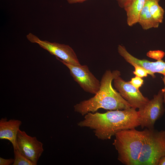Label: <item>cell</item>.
I'll use <instances>...</instances> for the list:
<instances>
[{
	"label": "cell",
	"instance_id": "cell-1",
	"mask_svg": "<svg viewBox=\"0 0 165 165\" xmlns=\"http://www.w3.org/2000/svg\"><path fill=\"white\" fill-rule=\"evenodd\" d=\"M139 112L131 107L106 112H89L77 123L80 127L93 130L95 136L102 140L111 139L118 131L135 128L140 126Z\"/></svg>",
	"mask_w": 165,
	"mask_h": 165
},
{
	"label": "cell",
	"instance_id": "cell-2",
	"mask_svg": "<svg viewBox=\"0 0 165 165\" xmlns=\"http://www.w3.org/2000/svg\"><path fill=\"white\" fill-rule=\"evenodd\" d=\"M120 75V72L118 70L112 71L106 70L101 77L98 91L94 97L75 105L74 111L83 116L89 112L94 113L100 108L110 110H122L132 107L112 87V81Z\"/></svg>",
	"mask_w": 165,
	"mask_h": 165
},
{
	"label": "cell",
	"instance_id": "cell-3",
	"mask_svg": "<svg viewBox=\"0 0 165 165\" xmlns=\"http://www.w3.org/2000/svg\"><path fill=\"white\" fill-rule=\"evenodd\" d=\"M115 136L112 144L118 152V160L125 165H137L143 145V131L135 128L122 130Z\"/></svg>",
	"mask_w": 165,
	"mask_h": 165
},
{
	"label": "cell",
	"instance_id": "cell-4",
	"mask_svg": "<svg viewBox=\"0 0 165 165\" xmlns=\"http://www.w3.org/2000/svg\"><path fill=\"white\" fill-rule=\"evenodd\" d=\"M137 165H158L165 156V130L146 128Z\"/></svg>",
	"mask_w": 165,
	"mask_h": 165
},
{
	"label": "cell",
	"instance_id": "cell-5",
	"mask_svg": "<svg viewBox=\"0 0 165 165\" xmlns=\"http://www.w3.org/2000/svg\"><path fill=\"white\" fill-rule=\"evenodd\" d=\"M56 58L69 69L74 81L84 91L94 94L98 91L100 81L90 71L87 65H74Z\"/></svg>",
	"mask_w": 165,
	"mask_h": 165
},
{
	"label": "cell",
	"instance_id": "cell-6",
	"mask_svg": "<svg viewBox=\"0 0 165 165\" xmlns=\"http://www.w3.org/2000/svg\"><path fill=\"white\" fill-rule=\"evenodd\" d=\"M164 93V90H160L142 108L138 109L140 126L142 128L154 129L155 122L163 114Z\"/></svg>",
	"mask_w": 165,
	"mask_h": 165
},
{
	"label": "cell",
	"instance_id": "cell-7",
	"mask_svg": "<svg viewBox=\"0 0 165 165\" xmlns=\"http://www.w3.org/2000/svg\"><path fill=\"white\" fill-rule=\"evenodd\" d=\"M26 37L31 42L38 44L41 47L55 56L56 58H60L66 62L74 65H81L75 52L69 45L42 40L31 33L27 35Z\"/></svg>",
	"mask_w": 165,
	"mask_h": 165
},
{
	"label": "cell",
	"instance_id": "cell-8",
	"mask_svg": "<svg viewBox=\"0 0 165 165\" xmlns=\"http://www.w3.org/2000/svg\"><path fill=\"white\" fill-rule=\"evenodd\" d=\"M16 149L36 164L44 151L43 143L36 137L28 135L20 129L16 136Z\"/></svg>",
	"mask_w": 165,
	"mask_h": 165
},
{
	"label": "cell",
	"instance_id": "cell-9",
	"mask_svg": "<svg viewBox=\"0 0 165 165\" xmlns=\"http://www.w3.org/2000/svg\"><path fill=\"white\" fill-rule=\"evenodd\" d=\"M114 87L122 97L131 105L132 107L138 109L142 108L149 100L144 97L138 89L129 82H126L120 76L113 79Z\"/></svg>",
	"mask_w": 165,
	"mask_h": 165
},
{
	"label": "cell",
	"instance_id": "cell-10",
	"mask_svg": "<svg viewBox=\"0 0 165 165\" xmlns=\"http://www.w3.org/2000/svg\"><path fill=\"white\" fill-rule=\"evenodd\" d=\"M118 52L126 61L133 66L141 67L147 71L149 74L153 78L155 77L154 73H157L165 76V62L162 60L156 62H151L147 60L138 59L131 55L122 45H119Z\"/></svg>",
	"mask_w": 165,
	"mask_h": 165
},
{
	"label": "cell",
	"instance_id": "cell-11",
	"mask_svg": "<svg viewBox=\"0 0 165 165\" xmlns=\"http://www.w3.org/2000/svg\"><path fill=\"white\" fill-rule=\"evenodd\" d=\"M22 122L14 119L8 120L7 118L0 120V139L9 140L12 144L13 149L16 148L17 135Z\"/></svg>",
	"mask_w": 165,
	"mask_h": 165
},
{
	"label": "cell",
	"instance_id": "cell-12",
	"mask_svg": "<svg viewBox=\"0 0 165 165\" xmlns=\"http://www.w3.org/2000/svg\"><path fill=\"white\" fill-rule=\"evenodd\" d=\"M147 0H132L123 8L126 13L128 25L132 27L138 23L140 15Z\"/></svg>",
	"mask_w": 165,
	"mask_h": 165
},
{
	"label": "cell",
	"instance_id": "cell-13",
	"mask_svg": "<svg viewBox=\"0 0 165 165\" xmlns=\"http://www.w3.org/2000/svg\"><path fill=\"white\" fill-rule=\"evenodd\" d=\"M150 3V0H147L140 13L138 23L144 30L157 28L160 24L152 17L149 10Z\"/></svg>",
	"mask_w": 165,
	"mask_h": 165
},
{
	"label": "cell",
	"instance_id": "cell-14",
	"mask_svg": "<svg viewBox=\"0 0 165 165\" xmlns=\"http://www.w3.org/2000/svg\"><path fill=\"white\" fill-rule=\"evenodd\" d=\"M160 0H150L149 10L152 18L155 22L160 24L163 22L164 11L160 5Z\"/></svg>",
	"mask_w": 165,
	"mask_h": 165
},
{
	"label": "cell",
	"instance_id": "cell-15",
	"mask_svg": "<svg viewBox=\"0 0 165 165\" xmlns=\"http://www.w3.org/2000/svg\"><path fill=\"white\" fill-rule=\"evenodd\" d=\"M14 162L12 165H36L21 153L17 149H13Z\"/></svg>",
	"mask_w": 165,
	"mask_h": 165
},
{
	"label": "cell",
	"instance_id": "cell-16",
	"mask_svg": "<svg viewBox=\"0 0 165 165\" xmlns=\"http://www.w3.org/2000/svg\"><path fill=\"white\" fill-rule=\"evenodd\" d=\"M147 57L157 60H162L165 55V53L162 50H150L146 53Z\"/></svg>",
	"mask_w": 165,
	"mask_h": 165
},
{
	"label": "cell",
	"instance_id": "cell-17",
	"mask_svg": "<svg viewBox=\"0 0 165 165\" xmlns=\"http://www.w3.org/2000/svg\"><path fill=\"white\" fill-rule=\"evenodd\" d=\"M134 67L135 71L133 72L136 76L142 78L147 76L148 74H149L148 72L144 68L137 66Z\"/></svg>",
	"mask_w": 165,
	"mask_h": 165
},
{
	"label": "cell",
	"instance_id": "cell-18",
	"mask_svg": "<svg viewBox=\"0 0 165 165\" xmlns=\"http://www.w3.org/2000/svg\"><path fill=\"white\" fill-rule=\"evenodd\" d=\"M130 82L134 87L139 89L143 84V80L141 78L136 76L132 78Z\"/></svg>",
	"mask_w": 165,
	"mask_h": 165
},
{
	"label": "cell",
	"instance_id": "cell-19",
	"mask_svg": "<svg viewBox=\"0 0 165 165\" xmlns=\"http://www.w3.org/2000/svg\"><path fill=\"white\" fill-rule=\"evenodd\" d=\"M14 160V159H5L0 157V165H12Z\"/></svg>",
	"mask_w": 165,
	"mask_h": 165
},
{
	"label": "cell",
	"instance_id": "cell-20",
	"mask_svg": "<svg viewBox=\"0 0 165 165\" xmlns=\"http://www.w3.org/2000/svg\"><path fill=\"white\" fill-rule=\"evenodd\" d=\"M132 0H116L119 6L124 8Z\"/></svg>",
	"mask_w": 165,
	"mask_h": 165
},
{
	"label": "cell",
	"instance_id": "cell-21",
	"mask_svg": "<svg viewBox=\"0 0 165 165\" xmlns=\"http://www.w3.org/2000/svg\"><path fill=\"white\" fill-rule=\"evenodd\" d=\"M70 4L82 3L87 0H66Z\"/></svg>",
	"mask_w": 165,
	"mask_h": 165
},
{
	"label": "cell",
	"instance_id": "cell-22",
	"mask_svg": "<svg viewBox=\"0 0 165 165\" xmlns=\"http://www.w3.org/2000/svg\"><path fill=\"white\" fill-rule=\"evenodd\" d=\"M158 165H165V156L160 159Z\"/></svg>",
	"mask_w": 165,
	"mask_h": 165
}]
</instances>
